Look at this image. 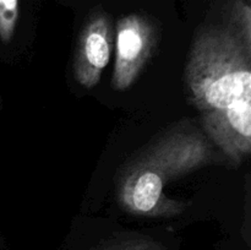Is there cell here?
Instances as JSON below:
<instances>
[{
	"label": "cell",
	"mask_w": 251,
	"mask_h": 250,
	"mask_svg": "<svg viewBox=\"0 0 251 250\" xmlns=\"http://www.w3.org/2000/svg\"><path fill=\"white\" fill-rule=\"evenodd\" d=\"M250 55L227 25L205 27L194 39L185 71L206 134L237 164L251 151Z\"/></svg>",
	"instance_id": "cell-1"
},
{
	"label": "cell",
	"mask_w": 251,
	"mask_h": 250,
	"mask_svg": "<svg viewBox=\"0 0 251 250\" xmlns=\"http://www.w3.org/2000/svg\"><path fill=\"white\" fill-rule=\"evenodd\" d=\"M213 151L202 134L178 126L147 147L123 175L119 201L126 212L146 217H169L184 205L164 195V186L210 163Z\"/></svg>",
	"instance_id": "cell-2"
},
{
	"label": "cell",
	"mask_w": 251,
	"mask_h": 250,
	"mask_svg": "<svg viewBox=\"0 0 251 250\" xmlns=\"http://www.w3.org/2000/svg\"><path fill=\"white\" fill-rule=\"evenodd\" d=\"M156 38V27L146 16L131 14L117 22L112 77L115 90H126L136 81L151 56Z\"/></svg>",
	"instance_id": "cell-3"
},
{
	"label": "cell",
	"mask_w": 251,
	"mask_h": 250,
	"mask_svg": "<svg viewBox=\"0 0 251 250\" xmlns=\"http://www.w3.org/2000/svg\"><path fill=\"white\" fill-rule=\"evenodd\" d=\"M113 42L114 32L109 17L103 12L92 15L81 31L74 59V75L82 87L97 85L109 63Z\"/></svg>",
	"instance_id": "cell-4"
},
{
	"label": "cell",
	"mask_w": 251,
	"mask_h": 250,
	"mask_svg": "<svg viewBox=\"0 0 251 250\" xmlns=\"http://www.w3.org/2000/svg\"><path fill=\"white\" fill-rule=\"evenodd\" d=\"M91 250H167L164 245L146 235L119 234L100 243Z\"/></svg>",
	"instance_id": "cell-5"
},
{
	"label": "cell",
	"mask_w": 251,
	"mask_h": 250,
	"mask_svg": "<svg viewBox=\"0 0 251 250\" xmlns=\"http://www.w3.org/2000/svg\"><path fill=\"white\" fill-rule=\"evenodd\" d=\"M248 47H251V9L247 0H232L228 7V25Z\"/></svg>",
	"instance_id": "cell-6"
},
{
	"label": "cell",
	"mask_w": 251,
	"mask_h": 250,
	"mask_svg": "<svg viewBox=\"0 0 251 250\" xmlns=\"http://www.w3.org/2000/svg\"><path fill=\"white\" fill-rule=\"evenodd\" d=\"M19 0H0V39L9 43L19 21Z\"/></svg>",
	"instance_id": "cell-7"
}]
</instances>
